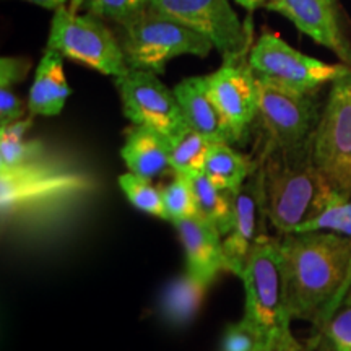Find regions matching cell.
<instances>
[{"label": "cell", "mask_w": 351, "mask_h": 351, "mask_svg": "<svg viewBox=\"0 0 351 351\" xmlns=\"http://www.w3.org/2000/svg\"><path fill=\"white\" fill-rule=\"evenodd\" d=\"M257 176L267 218L280 234L296 232L340 197L315 166L313 142L300 148L262 145Z\"/></svg>", "instance_id": "7a4b0ae2"}, {"label": "cell", "mask_w": 351, "mask_h": 351, "mask_svg": "<svg viewBox=\"0 0 351 351\" xmlns=\"http://www.w3.org/2000/svg\"><path fill=\"white\" fill-rule=\"evenodd\" d=\"M86 184L85 176L59 168L46 158L20 168L0 169L2 217L69 197L85 189Z\"/></svg>", "instance_id": "30bf717a"}, {"label": "cell", "mask_w": 351, "mask_h": 351, "mask_svg": "<svg viewBox=\"0 0 351 351\" xmlns=\"http://www.w3.org/2000/svg\"><path fill=\"white\" fill-rule=\"evenodd\" d=\"M77 5L98 19L112 20L121 25L147 10L150 0H77Z\"/></svg>", "instance_id": "4316f807"}, {"label": "cell", "mask_w": 351, "mask_h": 351, "mask_svg": "<svg viewBox=\"0 0 351 351\" xmlns=\"http://www.w3.org/2000/svg\"><path fill=\"white\" fill-rule=\"evenodd\" d=\"M23 2L34 3V5H38V7L47 8V10H57L59 7L65 5V2H67V0H23Z\"/></svg>", "instance_id": "d6a6232c"}, {"label": "cell", "mask_w": 351, "mask_h": 351, "mask_svg": "<svg viewBox=\"0 0 351 351\" xmlns=\"http://www.w3.org/2000/svg\"><path fill=\"white\" fill-rule=\"evenodd\" d=\"M215 142L191 127L169 138V161L173 173L194 176L204 173L205 161Z\"/></svg>", "instance_id": "603a6c76"}, {"label": "cell", "mask_w": 351, "mask_h": 351, "mask_svg": "<svg viewBox=\"0 0 351 351\" xmlns=\"http://www.w3.org/2000/svg\"><path fill=\"white\" fill-rule=\"evenodd\" d=\"M28 116V101L21 99L12 88H0V125L23 121Z\"/></svg>", "instance_id": "f546056e"}, {"label": "cell", "mask_w": 351, "mask_h": 351, "mask_svg": "<svg viewBox=\"0 0 351 351\" xmlns=\"http://www.w3.org/2000/svg\"><path fill=\"white\" fill-rule=\"evenodd\" d=\"M306 231H328L351 239V197L335 199L317 218L306 223L296 232Z\"/></svg>", "instance_id": "83f0119b"}, {"label": "cell", "mask_w": 351, "mask_h": 351, "mask_svg": "<svg viewBox=\"0 0 351 351\" xmlns=\"http://www.w3.org/2000/svg\"><path fill=\"white\" fill-rule=\"evenodd\" d=\"M265 351H311V348L302 346L298 340L291 341H274L267 345Z\"/></svg>", "instance_id": "1f68e13d"}, {"label": "cell", "mask_w": 351, "mask_h": 351, "mask_svg": "<svg viewBox=\"0 0 351 351\" xmlns=\"http://www.w3.org/2000/svg\"><path fill=\"white\" fill-rule=\"evenodd\" d=\"M267 10L283 15L301 33L335 52L351 67V46L341 33L333 0H271Z\"/></svg>", "instance_id": "5bb4252c"}, {"label": "cell", "mask_w": 351, "mask_h": 351, "mask_svg": "<svg viewBox=\"0 0 351 351\" xmlns=\"http://www.w3.org/2000/svg\"><path fill=\"white\" fill-rule=\"evenodd\" d=\"M62 54L54 49L44 51L34 72L28 95L29 116H59L70 96V86L64 72Z\"/></svg>", "instance_id": "ac0fdd59"}, {"label": "cell", "mask_w": 351, "mask_h": 351, "mask_svg": "<svg viewBox=\"0 0 351 351\" xmlns=\"http://www.w3.org/2000/svg\"><path fill=\"white\" fill-rule=\"evenodd\" d=\"M247 64L257 80L298 93H317L320 88L332 85L351 70L343 62L327 64L302 54L271 32H263L258 36L249 52Z\"/></svg>", "instance_id": "8992f818"}, {"label": "cell", "mask_w": 351, "mask_h": 351, "mask_svg": "<svg viewBox=\"0 0 351 351\" xmlns=\"http://www.w3.org/2000/svg\"><path fill=\"white\" fill-rule=\"evenodd\" d=\"M257 169V160L236 152L230 143H213L210 148L204 174L210 182L234 194Z\"/></svg>", "instance_id": "d6986e66"}, {"label": "cell", "mask_w": 351, "mask_h": 351, "mask_svg": "<svg viewBox=\"0 0 351 351\" xmlns=\"http://www.w3.org/2000/svg\"><path fill=\"white\" fill-rule=\"evenodd\" d=\"M207 285L200 283L191 274L173 280L166 288L161 302L165 319L173 326H186L199 313L207 293Z\"/></svg>", "instance_id": "44dd1931"}, {"label": "cell", "mask_w": 351, "mask_h": 351, "mask_svg": "<svg viewBox=\"0 0 351 351\" xmlns=\"http://www.w3.org/2000/svg\"><path fill=\"white\" fill-rule=\"evenodd\" d=\"M150 8L207 38L225 62L247 60L254 46L251 29L228 0H150Z\"/></svg>", "instance_id": "ba28073f"}, {"label": "cell", "mask_w": 351, "mask_h": 351, "mask_svg": "<svg viewBox=\"0 0 351 351\" xmlns=\"http://www.w3.org/2000/svg\"><path fill=\"white\" fill-rule=\"evenodd\" d=\"M47 49H54L65 59L96 70L112 78L129 72L119 38L91 13L75 12L72 7H59L52 16Z\"/></svg>", "instance_id": "5b68a950"}, {"label": "cell", "mask_w": 351, "mask_h": 351, "mask_svg": "<svg viewBox=\"0 0 351 351\" xmlns=\"http://www.w3.org/2000/svg\"><path fill=\"white\" fill-rule=\"evenodd\" d=\"M195 197V215L212 225L225 238L231 230L234 202L232 194L210 182L204 173L189 176Z\"/></svg>", "instance_id": "ffe728a7"}, {"label": "cell", "mask_w": 351, "mask_h": 351, "mask_svg": "<svg viewBox=\"0 0 351 351\" xmlns=\"http://www.w3.org/2000/svg\"><path fill=\"white\" fill-rule=\"evenodd\" d=\"M313 160L343 199L351 197V70L337 78L313 137Z\"/></svg>", "instance_id": "52a82bcc"}, {"label": "cell", "mask_w": 351, "mask_h": 351, "mask_svg": "<svg viewBox=\"0 0 351 351\" xmlns=\"http://www.w3.org/2000/svg\"><path fill=\"white\" fill-rule=\"evenodd\" d=\"M32 125L33 116L0 125V169L20 168L44 160V145L38 140H26V132Z\"/></svg>", "instance_id": "7402d4cb"}, {"label": "cell", "mask_w": 351, "mask_h": 351, "mask_svg": "<svg viewBox=\"0 0 351 351\" xmlns=\"http://www.w3.org/2000/svg\"><path fill=\"white\" fill-rule=\"evenodd\" d=\"M161 195H163L168 221L176 223L195 215L194 189H192L189 176L174 173L173 181L161 189Z\"/></svg>", "instance_id": "484cf974"}, {"label": "cell", "mask_w": 351, "mask_h": 351, "mask_svg": "<svg viewBox=\"0 0 351 351\" xmlns=\"http://www.w3.org/2000/svg\"><path fill=\"white\" fill-rule=\"evenodd\" d=\"M173 225L186 252L187 274L210 287L219 271H228L223 236L212 225L197 215Z\"/></svg>", "instance_id": "9a60e30c"}, {"label": "cell", "mask_w": 351, "mask_h": 351, "mask_svg": "<svg viewBox=\"0 0 351 351\" xmlns=\"http://www.w3.org/2000/svg\"><path fill=\"white\" fill-rule=\"evenodd\" d=\"M232 202H234V213H232L231 230L223 238V252L226 258V270L239 276L257 245L270 238L267 232L269 218L263 207L257 169L232 194Z\"/></svg>", "instance_id": "4fadbf2b"}, {"label": "cell", "mask_w": 351, "mask_h": 351, "mask_svg": "<svg viewBox=\"0 0 351 351\" xmlns=\"http://www.w3.org/2000/svg\"><path fill=\"white\" fill-rule=\"evenodd\" d=\"M258 103L256 121L263 132V145L300 148L313 142L320 112L315 93H298L257 80Z\"/></svg>", "instance_id": "9c48e42d"}, {"label": "cell", "mask_w": 351, "mask_h": 351, "mask_svg": "<svg viewBox=\"0 0 351 351\" xmlns=\"http://www.w3.org/2000/svg\"><path fill=\"white\" fill-rule=\"evenodd\" d=\"M293 319L324 327L351 287V239L328 231L280 234Z\"/></svg>", "instance_id": "6da1fadb"}, {"label": "cell", "mask_w": 351, "mask_h": 351, "mask_svg": "<svg viewBox=\"0 0 351 351\" xmlns=\"http://www.w3.org/2000/svg\"><path fill=\"white\" fill-rule=\"evenodd\" d=\"M265 335L254 326L251 320L243 317L239 322L231 324L223 337L221 351H265Z\"/></svg>", "instance_id": "f1b7e54d"}, {"label": "cell", "mask_w": 351, "mask_h": 351, "mask_svg": "<svg viewBox=\"0 0 351 351\" xmlns=\"http://www.w3.org/2000/svg\"><path fill=\"white\" fill-rule=\"evenodd\" d=\"M326 340L330 351H351V287L314 341Z\"/></svg>", "instance_id": "d4e9b609"}, {"label": "cell", "mask_w": 351, "mask_h": 351, "mask_svg": "<svg viewBox=\"0 0 351 351\" xmlns=\"http://www.w3.org/2000/svg\"><path fill=\"white\" fill-rule=\"evenodd\" d=\"M236 2H238L239 5H243L245 10L254 12V10H257V8H262V7L267 8L271 0H236Z\"/></svg>", "instance_id": "836d02e7"}, {"label": "cell", "mask_w": 351, "mask_h": 351, "mask_svg": "<svg viewBox=\"0 0 351 351\" xmlns=\"http://www.w3.org/2000/svg\"><path fill=\"white\" fill-rule=\"evenodd\" d=\"M245 289L244 317L274 341L296 340L291 333L287 271L280 251V239H265L251 254L239 275Z\"/></svg>", "instance_id": "3957f363"}, {"label": "cell", "mask_w": 351, "mask_h": 351, "mask_svg": "<svg viewBox=\"0 0 351 351\" xmlns=\"http://www.w3.org/2000/svg\"><path fill=\"white\" fill-rule=\"evenodd\" d=\"M121 191L124 192L127 200L138 208L140 212L152 215V217L166 219V210L163 204V195H161V189L155 187L150 179H143L140 176L132 173H125L119 176L117 179Z\"/></svg>", "instance_id": "cb8c5ba5"}, {"label": "cell", "mask_w": 351, "mask_h": 351, "mask_svg": "<svg viewBox=\"0 0 351 351\" xmlns=\"http://www.w3.org/2000/svg\"><path fill=\"white\" fill-rule=\"evenodd\" d=\"M114 83L122 111L132 124L150 127L168 138L189 127L174 90L171 91L156 73L130 69L125 75L114 78Z\"/></svg>", "instance_id": "8fae6325"}, {"label": "cell", "mask_w": 351, "mask_h": 351, "mask_svg": "<svg viewBox=\"0 0 351 351\" xmlns=\"http://www.w3.org/2000/svg\"><path fill=\"white\" fill-rule=\"evenodd\" d=\"M32 62L25 57H2L0 59V88H12L23 82L28 75Z\"/></svg>", "instance_id": "4dcf8cb0"}, {"label": "cell", "mask_w": 351, "mask_h": 351, "mask_svg": "<svg viewBox=\"0 0 351 351\" xmlns=\"http://www.w3.org/2000/svg\"><path fill=\"white\" fill-rule=\"evenodd\" d=\"M121 28L119 41L129 69L156 75H161L176 57H207L215 49L200 33L150 7L121 23Z\"/></svg>", "instance_id": "277c9868"}, {"label": "cell", "mask_w": 351, "mask_h": 351, "mask_svg": "<svg viewBox=\"0 0 351 351\" xmlns=\"http://www.w3.org/2000/svg\"><path fill=\"white\" fill-rule=\"evenodd\" d=\"M205 80L230 130L232 143L241 142L256 121L258 103L257 78L247 60L225 62L217 72L205 75Z\"/></svg>", "instance_id": "7c38bea8"}, {"label": "cell", "mask_w": 351, "mask_h": 351, "mask_svg": "<svg viewBox=\"0 0 351 351\" xmlns=\"http://www.w3.org/2000/svg\"><path fill=\"white\" fill-rule=\"evenodd\" d=\"M174 95L191 129L215 143L232 145L230 130L210 95L205 77L186 78L176 85Z\"/></svg>", "instance_id": "2e32d148"}, {"label": "cell", "mask_w": 351, "mask_h": 351, "mask_svg": "<svg viewBox=\"0 0 351 351\" xmlns=\"http://www.w3.org/2000/svg\"><path fill=\"white\" fill-rule=\"evenodd\" d=\"M121 156L129 173L150 181L173 171L169 161V138L150 127L132 124L125 130Z\"/></svg>", "instance_id": "e0dca14e"}]
</instances>
